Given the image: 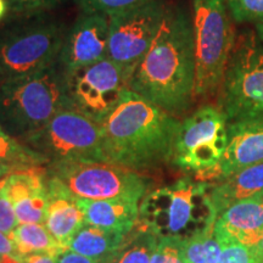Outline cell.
<instances>
[{
  "instance_id": "obj_1",
  "label": "cell",
  "mask_w": 263,
  "mask_h": 263,
  "mask_svg": "<svg viewBox=\"0 0 263 263\" xmlns=\"http://www.w3.org/2000/svg\"><path fill=\"white\" fill-rule=\"evenodd\" d=\"M196 60L192 11L168 4L155 39L128 82V88L178 116L195 98Z\"/></svg>"
},
{
  "instance_id": "obj_2",
  "label": "cell",
  "mask_w": 263,
  "mask_h": 263,
  "mask_svg": "<svg viewBox=\"0 0 263 263\" xmlns=\"http://www.w3.org/2000/svg\"><path fill=\"white\" fill-rule=\"evenodd\" d=\"M180 121L128 89L112 112L100 123L107 162L144 171L172 161Z\"/></svg>"
},
{
  "instance_id": "obj_3",
  "label": "cell",
  "mask_w": 263,
  "mask_h": 263,
  "mask_svg": "<svg viewBox=\"0 0 263 263\" xmlns=\"http://www.w3.org/2000/svg\"><path fill=\"white\" fill-rule=\"evenodd\" d=\"M217 216L211 184L182 178L143 197L138 223L159 239L185 241L212 229Z\"/></svg>"
},
{
  "instance_id": "obj_4",
  "label": "cell",
  "mask_w": 263,
  "mask_h": 263,
  "mask_svg": "<svg viewBox=\"0 0 263 263\" xmlns=\"http://www.w3.org/2000/svg\"><path fill=\"white\" fill-rule=\"evenodd\" d=\"M67 108L65 72L58 61L37 73L0 81V126L20 141Z\"/></svg>"
},
{
  "instance_id": "obj_5",
  "label": "cell",
  "mask_w": 263,
  "mask_h": 263,
  "mask_svg": "<svg viewBox=\"0 0 263 263\" xmlns=\"http://www.w3.org/2000/svg\"><path fill=\"white\" fill-rule=\"evenodd\" d=\"M65 22L51 14L14 18L0 28V81L37 73L58 61Z\"/></svg>"
},
{
  "instance_id": "obj_6",
  "label": "cell",
  "mask_w": 263,
  "mask_h": 263,
  "mask_svg": "<svg viewBox=\"0 0 263 263\" xmlns=\"http://www.w3.org/2000/svg\"><path fill=\"white\" fill-rule=\"evenodd\" d=\"M194 47L196 60L195 98L218 93L235 43L226 0H193Z\"/></svg>"
},
{
  "instance_id": "obj_7",
  "label": "cell",
  "mask_w": 263,
  "mask_h": 263,
  "mask_svg": "<svg viewBox=\"0 0 263 263\" xmlns=\"http://www.w3.org/2000/svg\"><path fill=\"white\" fill-rule=\"evenodd\" d=\"M217 106L228 122L263 116V43L245 29L235 37L218 90Z\"/></svg>"
},
{
  "instance_id": "obj_8",
  "label": "cell",
  "mask_w": 263,
  "mask_h": 263,
  "mask_svg": "<svg viewBox=\"0 0 263 263\" xmlns=\"http://www.w3.org/2000/svg\"><path fill=\"white\" fill-rule=\"evenodd\" d=\"M21 143L49 163L107 162L100 124L72 108L60 111Z\"/></svg>"
},
{
  "instance_id": "obj_9",
  "label": "cell",
  "mask_w": 263,
  "mask_h": 263,
  "mask_svg": "<svg viewBox=\"0 0 263 263\" xmlns=\"http://www.w3.org/2000/svg\"><path fill=\"white\" fill-rule=\"evenodd\" d=\"M228 120L218 106L203 105L180 121L172 161L201 180L218 166L228 146Z\"/></svg>"
},
{
  "instance_id": "obj_10",
  "label": "cell",
  "mask_w": 263,
  "mask_h": 263,
  "mask_svg": "<svg viewBox=\"0 0 263 263\" xmlns=\"http://www.w3.org/2000/svg\"><path fill=\"white\" fill-rule=\"evenodd\" d=\"M48 176L64 184L78 199H130L141 201L150 180L141 172L110 162L49 163Z\"/></svg>"
},
{
  "instance_id": "obj_11",
  "label": "cell",
  "mask_w": 263,
  "mask_h": 263,
  "mask_svg": "<svg viewBox=\"0 0 263 263\" xmlns=\"http://www.w3.org/2000/svg\"><path fill=\"white\" fill-rule=\"evenodd\" d=\"M167 5L166 0H153L110 16L107 58L121 68L128 82L153 44Z\"/></svg>"
},
{
  "instance_id": "obj_12",
  "label": "cell",
  "mask_w": 263,
  "mask_h": 263,
  "mask_svg": "<svg viewBox=\"0 0 263 263\" xmlns=\"http://www.w3.org/2000/svg\"><path fill=\"white\" fill-rule=\"evenodd\" d=\"M65 78L72 110L99 124L112 112L129 89L123 72L108 58L65 72Z\"/></svg>"
},
{
  "instance_id": "obj_13",
  "label": "cell",
  "mask_w": 263,
  "mask_h": 263,
  "mask_svg": "<svg viewBox=\"0 0 263 263\" xmlns=\"http://www.w3.org/2000/svg\"><path fill=\"white\" fill-rule=\"evenodd\" d=\"M110 17L82 12L66 32L58 62L64 72L85 67L107 58Z\"/></svg>"
},
{
  "instance_id": "obj_14",
  "label": "cell",
  "mask_w": 263,
  "mask_h": 263,
  "mask_svg": "<svg viewBox=\"0 0 263 263\" xmlns=\"http://www.w3.org/2000/svg\"><path fill=\"white\" fill-rule=\"evenodd\" d=\"M263 162V116L228 123V146L203 182H218L245 167Z\"/></svg>"
},
{
  "instance_id": "obj_15",
  "label": "cell",
  "mask_w": 263,
  "mask_h": 263,
  "mask_svg": "<svg viewBox=\"0 0 263 263\" xmlns=\"http://www.w3.org/2000/svg\"><path fill=\"white\" fill-rule=\"evenodd\" d=\"M2 188L12 203L18 224H44L48 206L47 166L11 172L2 180Z\"/></svg>"
},
{
  "instance_id": "obj_16",
  "label": "cell",
  "mask_w": 263,
  "mask_h": 263,
  "mask_svg": "<svg viewBox=\"0 0 263 263\" xmlns=\"http://www.w3.org/2000/svg\"><path fill=\"white\" fill-rule=\"evenodd\" d=\"M215 234L222 246L254 248L263 236V202L261 196L233 203L217 216Z\"/></svg>"
},
{
  "instance_id": "obj_17",
  "label": "cell",
  "mask_w": 263,
  "mask_h": 263,
  "mask_svg": "<svg viewBox=\"0 0 263 263\" xmlns=\"http://www.w3.org/2000/svg\"><path fill=\"white\" fill-rule=\"evenodd\" d=\"M84 224L78 197L68 192L60 180L48 176V206L44 226L62 248L68 250L72 236Z\"/></svg>"
},
{
  "instance_id": "obj_18",
  "label": "cell",
  "mask_w": 263,
  "mask_h": 263,
  "mask_svg": "<svg viewBox=\"0 0 263 263\" xmlns=\"http://www.w3.org/2000/svg\"><path fill=\"white\" fill-rule=\"evenodd\" d=\"M140 201L130 199H78L84 223L99 228L128 234L139 219Z\"/></svg>"
},
{
  "instance_id": "obj_19",
  "label": "cell",
  "mask_w": 263,
  "mask_h": 263,
  "mask_svg": "<svg viewBox=\"0 0 263 263\" xmlns=\"http://www.w3.org/2000/svg\"><path fill=\"white\" fill-rule=\"evenodd\" d=\"M211 184L217 215L241 200L263 195V162L252 164Z\"/></svg>"
},
{
  "instance_id": "obj_20",
  "label": "cell",
  "mask_w": 263,
  "mask_h": 263,
  "mask_svg": "<svg viewBox=\"0 0 263 263\" xmlns=\"http://www.w3.org/2000/svg\"><path fill=\"white\" fill-rule=\"evenodd\" d=\"M127 234L84 223L72 236L68 250L98 263H108Z\"/></svg>"
},
{
  "instance_id": "obj_21",
  "label": "cell",
  "mask_w": 263,
  "mask_h": 263,
  "mask_svg": "<svg viewBox=\"0 0 263 263\" xmlns=\"http://www.w3.org/2000/svg\"><path fill=\"white\" fill-rule=\"evenodd\" d=\"M14 241L17 258L29 255L45 254L58 257L67 249L59 244L47 227L39 223L18 224L14 232L9 235Z\"/></svg>"
},
{
  "instance_id": "obj_22",
  "label": "cell",
  "mask_w": 263,
  "mask_h": 263,
  "mask_svg": "<svg viewBox=\"0 0 263 263\" xmlns=\"http://www.w3.org/2000/svg\"><path fill=\"white\" fill-rule=\"evenodd\" d=\"M157 242L155 234L137 223L108 263H150Z\"/></svg>"
},
{
  "instance_id": "obj_23",
  "label": "cell",
  "mask_w": 263,
  "mask_h": 263,
  "mask_svg": "<svg viewBox=\"0 0 263 263\" xmlns=\"http://www.w3.org/2000/svg\"><path fill=\"white\" fill-rule=\"evenodd\" d=\"M0 163L8 167L11 172H15L48 166L49 162L44 156L10 136L0 126Z\"/></svg>"
},
{
  "instance_id": "obj_24",
  "label": "cell",
  "mask_w": 263,
  "mask_h": 263,
  "mask_svg": "<svg viewBox=\"0 0 263 263\" xmlns=\"http://www.w3.org/2000/svg\"><path fill=\"white\" fill-rule=\"evenodd\" d=\"M222 250L223 246L217 239L213 228L201 235L183 241L185 263H218Z\"/></svg>"
},
{
  "instance_id": "obj_25",
  "label": "cell",
  "mask_w": 263,
  "mask_h": 263,
  "mask_svg": "<svg viewBox=\"0 0 263 263\" xmlns=\"http://www.w3.org/2000/svg\"><path fill=\"white\" fill-rule=\"evenodd\" d=\"M150 2L153 0H74L82 12H87V14L99 12V14H104L108 17L139 8Z\"/></svg>"
},
{
  "instance_id": "obj_26",
  "label": "cell",
  "mask_w": 263,
  "mask_h": 263,
  "mask_svg": "<svg viewBox=\"0 0 263 263\" xmlns=\"http://www.w3.org/2000/svg\"><path fill=\"white\" fill-rule=\"evenodd\" d=\"M226 4L236 24L263 22V0H226Z\"/></svg>"
},
{
  "instance_id": "obj_27",
  "label": "cell",
  "mask_w": 263,
  "mask_h": 263,
  "mask_svg": "<svg viewBox=\"0 0 263 263\" xmlns=\"http://www.w3.org/2000/svg\"><path fill=\"white\" fill-rule=\"evenodd\" d=\"M9 5V18L29 17V16L48 14L65 0H6Z\"/></svg>"
},
{
  "instance_id": "obj_28",
  "label": "cell",
  "mask_w": 263,
  "mask_h": 263,
  "mask_svg": "<svg viewBox=\"0 0 263 263\" xmlns=\"http://www.w3.org/2000/svg\"><path fill=\"white\" fill-rule=\"evenodd\" d=\"M150 263H185L182 240L172 238L159 239Z\"/></svg>"
},
{
  "instance_id": "obj_29",
  "label": "cell",
  "mask_w": 263,
  "mask_h": 263,
  "mask_svg": "<svg viewBox=\"0 0 263 263\" xmlns=\"http://www.w3.org/2000/svg\"><path fill=\"white\" fill-rule=\"evenodd\" d=\"M218 263H256L254 250L241 245H224Z\"/></svg>"
},
{
  "instance_id": "obj_30",
  "label": "cell",
  "mask_w": 263,
  "mask_h": 263,
  "mask_svg": "<svg viewBox=\"0 0 263 263\" xmlns=\"http://www.w3.org/2000/svg\"><path fill=\"white\" fill-rule=\"evenodd\" d=\"M17 226L18 223L16 219L14 207L3 190L2 182H0V232L10 235Z\"/></svg>"
},
{
  "instance_id": "obj_31",
  "label": "cell",
  "mask_w": 263,
  "mask_h": 263,
  "mask_svg": "<svg viewBox=\"0 0 263 263\" xmlns=\"http://www.w3.org/2000/svg\"><path fill=\"white\" fill-rule=\"evenodd\" d=\"M58 263H98L91 259L84 257V256L76 254L71 250H66L57 257Z\"/></svg>"
},
{
  "instance_id": "obj_32",
  "label": "cell",
  "mask_w": 263,
  "mask_h": 263,
  "mask_svg": "<svg viewBox=\"0 0 263 263\" xmlns=\"http://www.w3.org/2000/svg\"><path fill=\"white\" fill-rule=\"evenodd\" d=\"M2 256H14V257H17L16 256L14 241L5 233L0 232V257Z\"/></svg>"
},
{
  "instance_id": "obj_33",
  "label": "cell",
  "mask_w": 263,
  "mask_h": 263,
  "mask_svg": "<svg viewBox=\"0 0 263 263\" xmlns=\"http://www.w3.org/2000/svg\"><path fill=\"white\" fill-rule=\"evenodd\" d=\"M21 263H58L57 257L51 255H29L21 258Z\"/></svg>"
},
{
  "instance_id": "obj_34",
  "label": "cell",
  "mask_w": 263,
  "mask_h": 263,
  "mask_svg": "<svg viewBox=\"0 0 263 263\" xmlns=\"http://www.w3.org/2000/svg\"><path fill=\"white\" fill-rule=\"evenodd\" d=\"M252 250H254L256 263H263V236L257 244L252 248Z\"/></svg>"
},
{
  "instance_id": "obj_35",
  "label": "cell",
  "mask_w": 263,
  "mask_h": 263,
  "mask_svg": "<svg viewBox=\"0 0 263 263\" xmlns=\"http://www.w3.org/2000/svg\"><path fill=\"white\" fill-rule=\"evenodd\" d=\"M9 18V5L6 0H0V24Z\"/></svg>"
},
{
  "instance_id": "obj_36",
  "label": "cell",
  "mask_w": 263,
  "mask_h": 263,
  "mask_svg": "<svg viewBox=\"0 0 263 263\" xmlns=\"http://www.w3.org/2000/svg\"><path fill=\"white\" fill-rule=\"evenodd\" d=\"M10 173H11V171H10L8 167H5L4 164L0 163V182H2L6 176H9Z\"/></svg>"
},
{
  "instance_id": "obj_37",
  "label": "cell",
  "mask_w": 263,
  "mask_h": 263,
  "mask_svg": "<svg viewBox=\"0 0 263 263\" xmlns=\"http://www.w3.org/2000/svg\"><path fill=\"white\" fill-rule=\"evenodd\" d=\"M255 31L257 33L258 38L261 39L263 43V22H258V24L255 25Z\"/></svg>"
},
{
  "instance_id": "obj_38",
  "label": "cell",
  "mask_w": 263,
  "mask_h": 263,
  "mask_svg": "<svg viewBox=\"0 0 263 263\" xmlns=\"http://www.w3.org/2000/svg\"><path fill=\"white\" fill-rule=\"evenodd\" d=\"M261 199H262V202H263V195H261Z\"/></svg>"
}]
</instances>
